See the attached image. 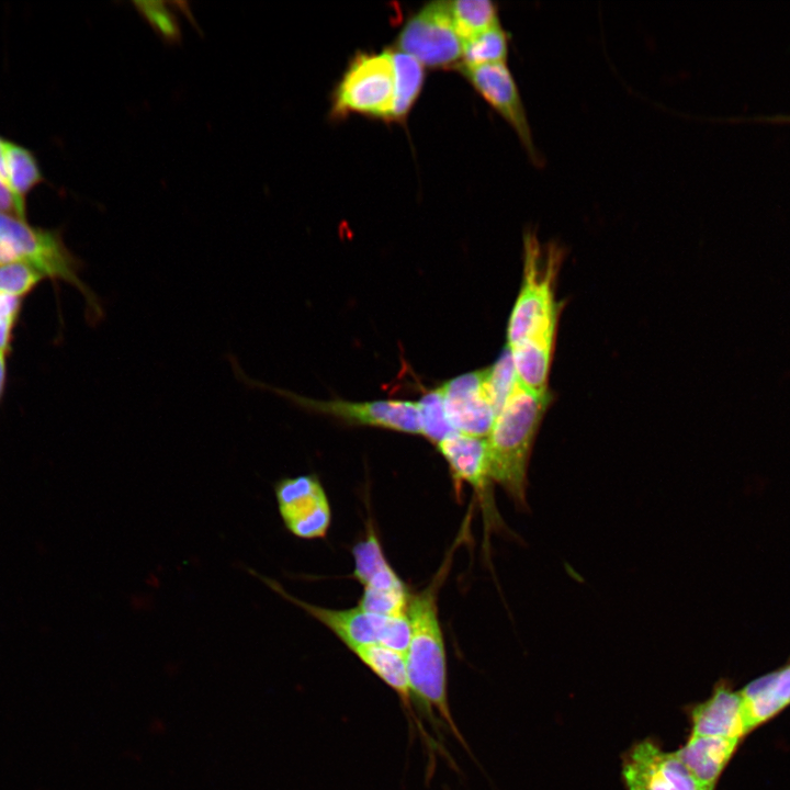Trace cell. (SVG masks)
I'll use <instances>...</instances> for the list:
<instances>
[{"mask_svg": "<svg viewBox=\"0 0 790 790\" xmlns=\"http://www.w3.org/2000/svg\"><path fill=\"white\" fill-rule=\"evenodd\" d=\"M447 565L443 564L428 587L409 596L410 640L405 661L414 704L464 744L449 707L447 653L438 611L437 596Z\"/></svg>", "mask_w": 790, "mask_h": 790, "instance_id": "1", "label": "cell"}, {"mask_svg": "<svg viewBox=\"0 0 790 790\" xmlns=\"http://www.w3.org/2000/svg\"><path fill=\"white\" fill-rule=\"evenodd\" d=\"M550 392L535 393L518 380L486 437L489 476L503 487L518 510H528V469Z\"/></svg>", "mask_w": 790, "mask_h": 790, "instance_id": "2", "label": "cell"}, {"mask_svg": "<svg viewBox=\"0 0 790 790\" xmlns=\"http://www.w3.org/2000/svg\"><path fill=\"white\" fill-rule=\"evenodd\" d=\"M563 257L558 245H543L533 230L526 232L522 282L508 320L507 347L556 339L563 304L556 301L555 283Z\"/></svg>", "mask_w": 790, "mask_h": 790, "instance_id": "3", "label": "cell"}, {"mask_svg": "<svg viewBox=\"0 0 790 790\" xmlns=\"http://www.w3.org/2000/svg\"><path fill=\"white\" fill-rule=\"evenodd\" d=\"M11 262L29 263L46 279L74 286L84 298L91 325L104 318L99 296L80 278L81 260L68 249L60 233L34 227L27 221L0 212V266Z\"/></svg>", "mask_w": 790, "mask_h": 790, "instance_id": "4", "label": "cell"}, {"mask_svg": "<svg viewBox=\"0 0 790 790\" xmlns=\"http://www.w3.org/2000/svg\"><path fill=\"white\" fill-rule=\"evenodd\" d=\"M394 94L392 49L358 53L334 90L330 115L342 119L354 113L391 121Z\"/></svg>", "mask_w": 790, "mask_h": 790, "instance_id": "5", "label": "cell"}, {"mask_svg": "<svg viewBox=\"0 0 790 790\" xmlns=\"http://www.w3.org/2000/svg\"><path fill=\"white\" fill-rule=\"evenodd\" d=\"M227 358L235 377L239 382L248 387L274 392L305 410L328 415L350 425L371 426L410 435H421L417 402L397 399L348 402L342 399L319 400L307 398L250 379L242 371L235 357L228 354Z\"/></svg>", "mask_w": 790, "mask_h": 790, "instance_id": "6", "label": "cell"}, {"mask_svg": "<svg viewBox=\"0 0 790 790\" xmlns=\"http://www.w3.org/2000/svg\"><path fill=\"white\" fill-rule=\"evenodd\" d=\"M396 50L410 55L424 67H458L463 40L454 27L448 1H432L415 12L398 33Z\"/></svg>", "mask_w": 790, "mask_h": 790, "instance_id": "7", "label": "cell"}, {"mask_svg": "<svg viewBox=\"0 0 790 790\" xmlns=\"http://www.w3.org/2000/svg\"><path fill=\"white\" fill-rule=\"evenodd\" d=\"M273 490L280 517L291 534L304 540L326 537L331 509L316 475L282 477L274 483Z\"/></svg>", "mask_w": 790, "mask_h": 790, "instance_id": "8", "label": "cell"}, {"mask_svg": "<svg viewBox=\"0 0 790 790\" xmlns=\"http://www.w3.org/2000/svg\"><path fill=\"white\" fill-rule=\"evenodd\" d=\"M473 88L512 127L530 159L540 163L541 158L534 145L527 112L516 83L506 63L475 67H458Z\"/></svg>", "mask_w": 790, "mask_h": 790, "instance_id": "9", "label": "cell"}, {"mask_svg": "<svg viewBox=\"0 0 790 790\" xmlns=\"http://www.w3.org/2000/svg\"><path fill=\"white\" fill-rule=\"evenodd\" d=\"M622 776L628 790H704L676 752H665L651 740L625 754Z\"/></svg>", "mask_w": 790, "mask_h": 790, "instance_id": "10", "label": "cell"}, {"mask_svg": "<svg viewBox=\"0 0 790 790\" xmlns=\"http://www.w3.org/2000/svg\"><path fill=\"white\" fill-rule=\"evenodd\" d=\"M447 418L456 432L486 438L497 411L485 385V369L472 371L440 386Z\"/></svg>", "mask_w": 790, "mask_h": 790, "instance_id": "11", "label": "cell"}, {"mask_svg": "<svg viewBox=\"0 0 790 790\" xmlns=\"http://www.w3.org/2000/svg\"><path fill=\"white\" fill-rule=\"evenodd\" d=\"M250 572L281 597L296 605L311 617L323 623L349 650L364 644H384L393 617L370 613L359 606L347 609H330L315 606L290 595L274 579L262 576L251 569Z\"/></svg>", "mask_w": 790, "mask_h": 790, "instance_id": "12", "label": "cell"}, {"mask_svg": "<svg viewBox=\"0 0 790 790\" xmlns=\"http://www.w3.org/2000/svg\"><path fill=\"white\" fill-rule=\"evenodd\" d=\"M436 445L447 461L454 483L470 484L485 499L494 484L489 476L486 438L454 432Z\"/></svg>", "mask_w": 790, "mask_h": 790, "instance_id": "13", "label": "cell"}, {"mask_svg": "<svg viewBox=\"0 0 790 790\" xmlns=\"http://www.w3.org/2000/svg\"><path fill=\"white\" fill-rule=\"evenodd\" d=\"M691 734L741 740L748 729L740 692L719 685L713 695L691 711Z\"/></svg>", "mask_w": 790, "mask_h": 790, "instance_id": "14", "label": "cell"}, {"mask_svg": "<svg viewBox=\"0 0 790 790\" xmlns=\"http://www.w3.org/2000/svg\"><path fill=\"white\" fill-rule=\"evenodd\" d=\"M738 742L720 736L690 734L686 744L676 753L704 790H714Z\"/></svg>", "mask_w": 790, "mask_h": 790, "instance_id": "15", "label": "cell"}, {"mask_svg": "<svg viewBox=\"0 0 790 790\" xmlns=\"http://www.w3.org/2000/svg\"><path fill=\"white\" fill-rule=\"evenodd\" d=\"M740 693L749 732L790 704V663L756 678Z\"/></svg>", "mask_w": 790, "mask_h": 790, "instance_id": "16", "label": "cell"}, {"mask_svg": "<svg viewBox=\"0 0 790 790\" xmlns=\"http://www.w3.org/2000/svg\"><path fill=\"white\" fill-rule=\"evenodd\" d=\"M350 651L399 697L413 714V697L408 684L405 654L381 644L358 645Z\"/></svg>", "mask_w": 790, "mask_h": 790, "instance_id": "17", "label": "cell"}, {"mask_svg": "<svg viewBox=\"0 0 790 790\" xmlns=\"http://www.w3.org/2000/svg\"><path fill=\"white\" fill-rule=\"evenodd\" d=\"M3 155L7 182L26 211V195L44 180L37 160L31 150L8 139L3 140Z\"/></svg>", "mask_w": 790, "mask_h": 790, "instance_id": "18", "label": "cell"}, {"mask_svg": "<svg viewBox=\"0 0 790 790\" xmlns=\"http://www.w3.org/2000/svg\"><path fill=\"white\" fill-rule=\"evenodd\" d=\"M395 94L391 121L402 122L418 99L425 80V67L410 55L392 49Z\"/></svg>", "mask_w": 790, "mask_h": 790, "instance_id": "19", "label": "cell"}, {"mask_svg": "<svg viewBox=\"0 0 790 790\" xmlns=\"http://www.w3.org/2000/svg\"><path fill=\"white\" fill-rule=\"evenodd\" d=\"M509 34L500 23L463 42L462 59L458 67H475L506 63Z\"/></svg>", "mask_w": 790, "mask_h": 790, "instance_id": "20", "label": "cell"}, {"mask_svg": "<svg viewBox=\"0 0 790 790\" xmlns=\"http://www.w3.org/2000/svg\"><path fill=\"white\" fill-rule=\"evenodd\" d=\"M454 27L464 41L499 24L497 5L488 0L449 1Z\"/></svg>", "mask_w": 790, "mask_h": 790, "instance_id": "21", "label": "cell"}, {"mask_svg": "<svg viewBox=\"0 0 790 790\" xmlns=\"http://www.w3.org/2000/svg\"><path fill=\"white\" fill-rule=\"evenodd\" d=\"M135 10L153 29L157 36L169 46L179 45L182 42L180 21L170 5V2L161 0H137L133 1Z\"/></svg>", "mask_w": 790, "mask_h": 790, "instance_id": "22", "label": "cell"}, {"mask_svg": "<svg viewBox=\"0 0 790 790\" xmlns=\"http://www.w3.org/2000/svg\"><path fill=\"white\" fill-rule=\"evenodd\" d=\"M421 436L437 444L448 436L456 432L450 425L444 409L440 387L429 391L417 402Z\"/></svg>", "mask_w": 790, "mask_h": 790, "instance_id": "23", "label": "cell"}, {"mask_svg": "<svg viewBox=\"0 0 790 790\" xmlns=\"http://www.w3.org/2000/svg\"><path fill=\"white\" fill-rule=\"evenodd\" d=\"M354 568L351 577L361 585L376 571L388 564L373 528L352 548Z\"/></svg>", "mask_w": 790, "mask_h": 790, "instance_id": "24", "label": "cell"}, {"mask_svg": "<svg viewBox=\"0 0 790 790\" xmlns=\"http://www.w3.org/2000/svg\"><path fill=\"white\" fill-rule=\"evenodd\" d=\"M517 382L512 361L506 348L496 362L485 369V385L498 414Z\"/></svg>", "mask_w": 790, "mask_h": 790, "instance_id": "25", "label": "cell"}, {"mask_svg": "<svg viewBox=\"0 0 790 790\" xmlns=\"http://www.w3.org/2000/svg\"><path fill=\"white\" fill-rule=\"evenodd\" d=\"M46 276L25 262H11L0 266V294L23 298Z\"/></svg>", "mask_w": 790, "mask_h": 790, "instance_id": "26", "label": "cell"}, {"mask_svg": "<svg viewBox=\"0 0 790 790\" xmlns=\"http://www.w3.org/2000/svg\"><path fill=\"white\" fill-rule=\"evenodd\" d=\"M22 300L0 294V352L8 354L11 349L12 332L20 315Z\"/></svg>", "mask_w": 790, "mask_h": 790, "instance_id": "27", "label": "cell"}, {"mask_svg": "<svg viewBox=\"0 0 790 790\" xmlns=\"http://www.w3.org/2000/svg\"><path fill=\"white\" fill-rule=\"evenodd\" d=\"M0 212L26 221V211L23 210L7 181L0 176Z\"/></svg>", "mask_w": 790, "mask_h": 790, "instance_id": "28", "label": "cell"}, {"mask_svg": "<svg viewBox=\"0 0 790 790\" xmlns=\"http://www.w3.org/2000/svg\"><path fill=\"white\" fill-rule=\"evenodd\" d=\"M745 121H757L768 123H788L790 124V114H768V115H754L744 117Z\"/></svg>", "mask_w": 790, "mask_h": 790, "instance_id": "29", "label": "cell"}, {"mask_svg": "<svg viewBox=\"0 0 790 790\" xmlns=\"http://www.w3.org/2000/svg\"><path fill=\"white\" fill-rule=\"evenodd\" d=\"M7 353L0 352V399L2 397L7 381Z\"/></svg>", "mask_w": 790, "mask_h": 790, "instance_id": "30", "label": "cell"}, {"mask_svg": "<svg viewBox=\"0 0 790 790\" xmlns=\"http://www.w3.org/2000/svg\"><path fill=\"white\" fill-rule=\"evenodd\" d=\"M3 140L0 136V176L7 181L5 177V166H4V155H3ZM8 183V182H7Z\"/></svg>", "mask_w": 790, "mask_h": 790, "instance_id": "31", "label": "cell"}]
</instances>
